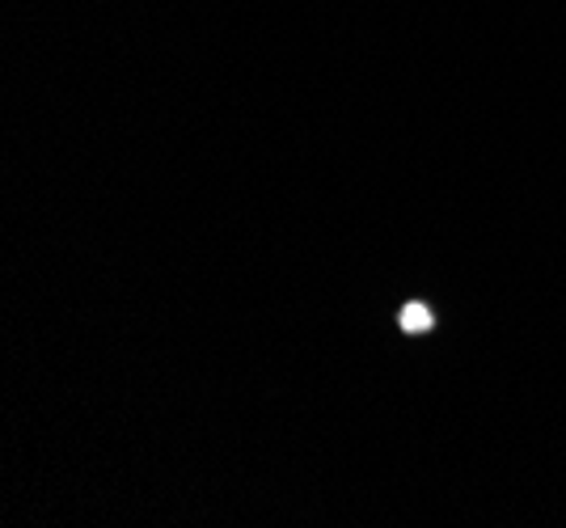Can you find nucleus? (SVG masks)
<instances>
[{
    "instance_id": "1",
    "label": "nucleus",
    "mask_w": 566,
    "mask_h": 528,
    "mask_svg": "<svg viewBox=\"0 0 566 528\" xmlns=\"http://www.w3.org/2000/svg\"><path fill=\"white\" fill-rule=\"evenodd\" d=\"M401 326H406V330H427V326H431V313H427L423 305H410V309L401 313Z\"/></svg>"
}]
</instances>
